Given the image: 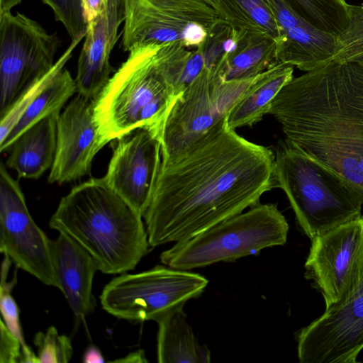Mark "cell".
<instances>
[{"instance_id": "9c48e42d", "label": "cell", "mask_w": 363, "mask_h": 363, "mask_svg": "<svg viewBox=\"0 0 363 363\" xmlns=\"http://www.w3.org/2000/svg\"><path fill=\"white\" fill-rule=\"evenodd\" d=\"M301 363H356L363 350V254L340 301L296 334Z\"/></svg>"}, {"instance_id": "d590c367", "label": "cell", "mask_w": 363, "mask_h": 363, "mask_svg": "<svg viewBox=\"0 0 363 363\" xmlns=\"http://www.w3.org/2000/svg\"><path fill=\"white\" fill-rule=\"evenodd\" d=\"M114 362H147L143 351L138 350L135 352L130 353L124 358L115 360Z\"/></svg>"}, {"instance_id": "83f0119b", "label": "cell", "mask_w": 363, "mask_h": 363, "mask_svg": "<svg viewBox=\"0 0 363 363\" xmlns=\"http://www.w3.org/2000/svg\"><path fill=\"white\" fill-rule=\"evenodd\" d=\"M1 263L0 284V310L2 320L8 329L21 342L23 347V362L38 363L36 354L28 347L25 341L22 332L18 305L11 295L12 289L16 284V277L11 281H7V277L13 263L10 258L4 255Z\"/></svg>"}, {"instance_id": "ba28073f", "label": "cell", "mask_w": 363, "mask_h": 363, "mask_svg": "<svg viewBox=\"0 0 363 363\" xmlns=\"http://www.w3.org/2000/svg\"><path fill=\"white\" fill-rule=\"evenodd\" d=\"M59 45L57 33L23 13H0V116L53 67Z\"/></svg>"}, {"instance_id": "9a60e30c", "label": "cell", "mask_w": 363, "mask_h": 363, "mask_svg": "<svg viewBox=\"0 0 363 363\" xmlns=\"http://www.w3.org/2000/svg\"><path fill=\"white\" fill-rule=\"evenodd\" d=\"M95 99L77 94L58 116L57 149L48 175L52 183L71 182L87 175L104 147L94 114Z\"/></svg>"}, {"instance_id": "f546056e", "label": "cell", "mask_w": 363, "mask_h": 363, "mask_svg": "<svg viewBox=\"0 0 363 363\" xmlns=\"http://www.w3.org/2000/svg\"><path fill=\"white\" fill-rule=\"evenodd\" d=\"M38 363H67L74 350L69 337L60 335L54 326L35 335Z\"/></svg>"}, {"instance_id": "3957f363", "label": "cell", "mask_w": 363, "mask_h": 363, "mask_svg": "<svg viewBox=\"0 0 363 363\" xmlns=\"http://www.w3.org/2000/svg\"><path fill=\"white\" fill-rule=\"evenodd\" d=\"M143 217L104 178H91L62 197L50 228L83 247L99 271L124 274L135 269L150 246Z\"/></svg>"}, {"instance_id": "7a4b0ae2", "label": "cell", "mask_w": 363, "mask_h": 363, "mask_svg": "<svg viewBox=\"0 0 363 363\" xmlns=\"http://www.w3.org/2000/svg\"><path fill=\"white\" fill-rule=\"evenodd\" d=\"M268 113L285 139L340 175L363 203V63L331 61L293 77Z\"/></svg>"}, {"instance_id": "d4e9b609", "label": "cell", "mask_w": 363, "mask_h": 363, "mask_svg": "<svg viewBox=\"0 0 363 363\" xmlns=\"http://www.w3.org/2000/svg\"><path fill=\"white\" fill-rule=\"evenodd\" d=\"M203 44L194 50H189L179 40L161 44L160 63L177 95L184 91L204 69Z\"/></svg>"}, {"instance_id": "d6986e66", "label": "cell", "mask_w": 363, "mask_h": 363, "mask_svg": "<svg viewBox=\"0 0 363 363\" xmlns=\"http://www.w3.org/2000/svg\"><path fill=\"white\" fill-rule=\"evenodd\" d=\"M60 113L33 125L12 143L6 165L16 171L19 178L38 179L52 167L56 154Z\"/></svg>"}, {"instance_id": "603a6c76", "label": "cell", "mask_w": 363, "mask_h": 363, "mask_svg": "<svg viewBox=\"0 0 363 363\" xmlns=\"http://www.w3.org/2000/svg\"><path fill=\"white\" fill-rule=\"evenodd\" d=\"M77 93L75 79L65 68L59 71L35 97L5 140L0 144L1 152L7 151L16 138L40 121L61 113L68 100Z\"/></svg>"}, {"instance_id": "ac0fdd59", "label": "cell", "mask_w": 363, "mask_h": 363, "mask_svg": "<svg viewBox=\"0 0 363 363\" xmlns=\"http://www.w3.org/2000/svg\"><path fill=\"white\" fill-rule=\"evenodd\" d=\"M277 43L279 63L310 72L331 62L337 48V36L301 18L281 30Z\"/></svg>"}, {"instance_id": "8d00e7d4", "label": "cell", "mask_w": 363, "mask_h": 363, "mask_svg": "<svg viewBox=\"0 0 363 363\" xmlns=\"http://www.w3.org/2000/svg\"><path fill=\"white\" fill-rule=\"evenodd\" d=\"M23 0H0V13L11 11L12 9Z\"/></svg>"}, {"instance_id": "277c9868", "label": "cell", "mask_w": 363, "mask_h": 363, "mask_svg": "<svg viewBox=\"0 0 363 363\" xmlns=\"http://www.w3.org/2000/svg\"><path fill=\"white\" fill-rule=\"evenodd\" d=\"M160 45L132 48L95 99V119L104 145L140 128L160 141L164 121L178 96L163 72Z\"/></svg>"}, {"instance_id": "1f68e13d", "label": "cell", "mask_w": 363, "mask_h": 363, "mask_svg": "<svg viewBox=\"0 0 363 363\" xmlns=\"http://www.w3.org/2000/svg\"><path fill=\"white\" fill-rule=\"evenodd\" d=\"M257 76L247 79L230 81L211 78L213 99L218 111L222 116H227L231 108L255 81Z\"/></svg>"}, {"instance_id": "8fae6325", "label": "cell", "mask_w": 363, "mask_h": 363, "mask_svg": "<svg viewBox=\"0 0 363 363\" xmlns=\"http://www.w3.org/2000/svg\"><path fill=\"white\" fill-rule=\"evenodd\" d=\"M121 48L183 40L187 27L198 23L208 32L222 20L206 0H121Z\"/></svg>"}, {"instance_id": "30bf717a", "label": "cell", "mask_w": 363, "mask_h": 363, "mask_svg": "<svg viewBox=\"0 0 363 363\" xmlns=\"http://www.w3.org/2000/svg\"><path fill=\"white\" fill-rule=\"evenodd\" d=\"M52 240L37 225L26 205L24 194L0 166V250L17 268L45 285L59 289L52 256Z\"/></svg>"}, {"instance_id": "836d02e7", "label": "cell", "mask_w": 363, "mask_h": 363, "mask_svg": "<svg viewBox=\"0 0 363 363\" xmlns=\"http://www.w3.org/2000/svg\"><path fill=\"white\" fill-rule=\"evenodd\" d=\"M82 4L87 24L97 18L108 8L107 0H82Z\"/></svg>"}, {"instance_id": "52a82bcc", "label": "cell", "mask_w": 363, "mask_h": 363, "mask_svg": "<svg viewBox=\"0 0 363 363\" xmlns=\"http://www.w3.org/2000/svg\"><path fill=\"white\" fill-rule=\"evenodd\" d=\"M208 279L191 271L157 265L136 274H121L104 288L102 308L109 314L133 322L157 321L200 296Z\"/></svg>"}, {"instance_id": "6da1fadb", "label": "cell", "mask_w": 363, "mask_h": 363, "mask_svg": "<svg viewBox=\"0 0 363 363\" xmlns=\"http://www.w3.org/2000/svg\"><path fill=\"white\" fill-rule=\"evenodd\" d=\"M277 188L275 153L226 121L161 166L143 218L150 247L186 240L259 202Z\"/></svg>"}, {"instance_id": "74e56055", "label": "cell", "mask_w": 363, "mask_h": 363, "mask_svg": "<svg viewBox=\"0 0 363 363\" xmlns=\"http://www.w3.org/2000/svg\"><path fill=\"white\" fill-rule=\"evenodd\" d=\"M121 0H107L108 7L121 8Z\"/></svg>"}, {"instance_id": "2e32d148", "label": "cell", "mask_w": 363, "mask_h": 363, "mask_svg": "<svg viewBox=\"0 0 363 363\" xmlns=\"http://www.w3.org/2000/svg\"><path fill=\"white\" fill-rule=\"evenodd\" d=\"M123 23L121 9L109 8L88 23L77 62V94L96 99L111 78V53L118 41Z\"/></svg>"}, {"instance_id": "7402d4cb", "label": "cell", "mask_w": 363, "mask_h": 363, "mask_svg": "<svg viewBox=\"0 0 363 363\" xmlns=\"http://www.w3.org/2000/svg\"><path fill=\"white\" fill-rule=\"evenodd\" d=\"M184 308L160 318L157 357L160 363H208L211 352L197 340L186 320Z\"/></svg>"}, {"instance_id": "4316f807", "label": "cell", "mask_w": 363, "mask_h": 363, "mask_svg": "<svg viewBox=\"0 0 363 363\" xmlns=\"http://www.w3.org/2000/svg\"><path fill=\"white\" fill-rule=\"evenodd\" d=\"M85 36H81L71 41L62 55L57 60L53 67L44 76L31 84L11 104L9 109L1 116L0 144H1L16 125L23 113L35 97L49 84L57 73L65 68L71 59L73 52Z\"/></svg>"}, {"instance_id": "f1b7e54d", "label": "cell", "mask_w": 363, "mask_h": 363, "mask_svg": "<svg viewBox=\"0 0 363 363\" xmlns=\"http://www.w3.org/2000/svg\"><path fill=\"white\" fill-rule=\"evenodd\" d=\"M349 21L337 36V48L332 61L363 63V6L348 4Z\"/></svg>"}, {"instance_id": "484cf974", "label": "cell", "mask_w": 363, "mask_h": 363, "mask_svg": "<svg viewBox=\"0 0 363 363\" xmlns=\"http://www.w3.org/2000/svg\"><path fill=\"white\" fill-rule=\"evenodd\" d=\"M302 18L316 28L338 36L349 21L345 0H285Z\"/></svg>"}, {"instance_id": "5bb4252c", "label": "cell", "mask_w": 363, "mask_h": 363, "mask_svg": "<svg viewBox=\"0 0 363 363\" xmlns=\"http://www.w3.org/2000/svg\"><path fill=\"white\" fill-rule=\"evenodd\" d=\"M225 117L219 113L214 104L210 72L205 67L178 95L166 118L160 137L162 164L172 163L186 154Z\"/></svg>"}, {"instance_id": "f35d334b", "label": "cell", "mask_w": 363, "mask_h": 363, "mask_svg": "<svg viewBox=\"0 0 363 363\" xmlns=\"http://www.w3.org/2000/svg\"><path fill=\"white\" fill-rule=\"evenodd\" d=\"M209 4H211L213 7L216 10L217 7V1L216 0H206Z\"/></svg>"}, {"instance_id": "5b68a950", "label": "cell", "mask_w": 363, "mask_h": 363, "mask_svg": "<svg viewBox=\"0 0 363 363\" xmlns=\"http://www.w3.org/2000/svg\"><path fill=\"white\" fill-rule=\"evenodd\" d=\"M275 177L310 239L362 215L363 203L345 180L286 139L275 151Z\"/></svg>"}, {"instance_id": "4dcf8cb0", "label": "cell", "mask_w": 363, "mask_h": 363, "mask_svg": "<svg viewBox=\"0 0 363 363\" xmlns=\"http://www.w3.org/2000/svg\"><path fill=\"white\" fill-rule=\"evenodd\" d=\"M53 11L56 20L65 27L71 40L85 36L87 22L82 0H42Z\"/></svg>"}, {"instance_id": "4fadbf2b", "label": "cell", "mask_w": 363, "mask_h": 363, "mask_svg": "<svg viewBox=\"0 0 363 363\" xmlns=\"http://www.w3.org/2000/svg\"><path fill=\"white\" fill-rule=\"evenodd\" d=\"M104 178L143 217L151 202L162 166V146L146 128L114 140Z\"/></svg>"}, {"instance_id": "e0dca14e", "label": "cell", "mask_w": 363, "mask_h": 363, "mask_svg": "<svg viewBox=\"0 0 363 363\" xmlns=\"http://www.w3.org/2000/svg\"><path fill=\"white\" fill-rule=\"evenodd\" d=\"M51 247L58 289L67 299L76 323L80 324L94 310L92 284L98 266L83 247L64 233L52 240Z\"/></svg>"}, {"instance_id": "cb8c5ba5", "label": "cell", "mask_w": 363, "mask_h": 363, "mask_svg": "<svg viewBox=\"0 0 363 363\" xmlns=\"http://www.w3.org/2000/svg\"><path fill=\"white\" fill-rule=\"evenodd\" d=\"M222 22L249 33L269 35L276 43L281 29L264 0H216Z\"/></svg>"}, {"instance_id": "d6a6232c", "label": "cell", "mask_w": 363, "mask_h": 363, "mask_svg": "<svg viewBox=\"0 0 363 363\" xmlns=\"http://www.w3.org/2000/svg\"><path fill=\"white\" fill-rule=\"evenodd\" d=\"M0 362H23V347L18 339L8 329L2 320L0 323Z\"/></svg>"}, {"instance_id": "7c38bea8", "label": "cell", "mask_w": 363, "mask_h": 363, "mask_svg": "<svg viewBox=\"0 0 363 363\" xmlns=\"http://www.w3.org/2000/svg\"><path fill=\"white\" fill-rule=\"evenodd\" d=\"M311 240L304 277L328 308L341 299L356 274L363 254V215Z\"/></svg>"}, {"instance_id": "44dd1931", "label": "cell", "mask_w": 363, "mask_h": 363, "mask_svg": "<svg viewBox=\"0 0 363 363\" xmlns=\"http://www.w3.org/2000/svg\"><path fill=\"white\" fill-rule=\"evenodd\" d=\"M293 66L278 63L259 74L228 113V125L235 130L259 122L279 91L293 79Z\"/></svg>"}, {"instance_id": "8992f818", "label": "cell", "mask_w": 363, "mask_h": 363, "mask_svg": "<svg viewBox=\"0 0 363 363\" xmlns=\"http://www.w3.org/2000/svg\"><path fill=\"white\" fill-rule=\"evenodd\" d=\"M288 222L276 203H257L160 255L162 264L191 271L233 262L287 240Z\"/></svg>"}, {"instance_id": "e575fe53", "label": "cell", "mask_w": 363, "mask_h": 363, "mask_svg": "<svg viewBox=\"0 0 363 363\" xmlns=\"http://www.w3.org/2000/svg\"><path fill=\"white\" fill-rule=\"evenodd\" d=\"M83 362L86 363H102L105 360L99 349L94 345H90L84 353Z\"/></svg>"}, {"instance_id": "ffe728a7", "label": "cell", "mask_w": 363, "mask_h": 363, "mask_svg": "<svg viewBox=\"0 0 363 363\" xmlns=\"http://www.w3.org/2000/svg\"><path fill=\"white\" fill-rule=\"evenodd\" d=\"M276 41L269 35L241 30L235 50L225 55L210 72L221 81L255 77L278 64Z\"/></svg>"}]
</instances>
